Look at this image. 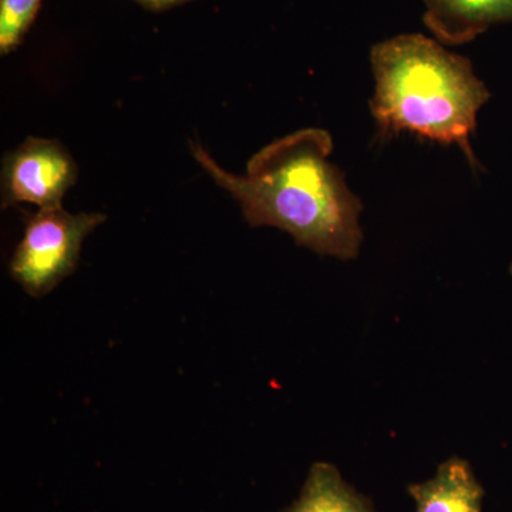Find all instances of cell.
<instances>
[{
	"mask_svg": "<svg viewBox=\"0 0 512 512\" xmlns=\"http://www.w3.org/2000/svg\"><path fill=\"white\" fill-rule=\"evenodd\" d=\"M192 157L241 207L251 227L288 232L296 244L339 259L356 258L362 245V202L329 157L332 137L303 128L278 138L248 161L244 175L222 168L198 141Z\"/></svg>",
	"mask_w": 512,
	"mask_h": 512,
	"instance_id": "6da1fadb",
	"label": "cell"
},
{
	"mask_svg": "<svg viewBox=\"0 0 512 512\" xmlns=\"http://www.w3.org/2000/svg\"><path fill=\"white\" fill-rule=\"evenodd\" d=\"M373 117L384 136L407 133L456 144L476 165L470 137L490 99L470 60L423 35H400L372 49Z\"/></svg>",
	"mask_w": 512,
	"mask_h": 512,
	"instance_id": "7a4b0ae2",
	"label": "cell"
},
{
	"mask_svg": "<svg viewBox=\"0 0 512 512\" xmlns=\"http://www.w3.org/2000/svg\"><path fill=\"white\" fill-rule=\"evenodd\" d=\"M106 220L104 214H72L63 205L39 208L26 222L10 275L30 296L42 298L76 271L84 239Z\"/></svg>",
	"mask_w": 512,
	"mask_h": 512,
	"instance_id": "3957f363",
	"label": "cell"
},
{
	"mask_svg": "<svg viewBox=\"0 0 512 512\" xmlns=\"http://www.w3.org/2000/svg\"><path fill=\"white\" fill-rule=\"evenodd\" d=\"M77 175L76 161L63 144L50 138L28 137L3 160L2 207H62L64 195L76 184Z\"/></svg>",
	"mask_w": 512,
	"mask_h": 512,
	"instance_id": "277c9868",
	"label": "cell"
},
{
	"mask_svg": "<svg viewBox=\"0 0 512 512\" xmlns=\"http://www.w3.org/2000/svg\"><path fill=\"white\" fill-rule=\"evenodd\" d=\"M424 5V23L447 45H463L497 23H512V0H424Z\"/></svg>",
	"mask_w": 512,
	"mask_h": 512,
	"instance_id": "5b68a950",
	"label": "cell"
},
{
	"mask_svg": "<svg viewBox=\"0 0 512 512\" xmlns=\"http://www.w3.org/2000/svg\"><path fill=\"white\" fill-rule=\"evenodd\" d=\"M416 512H483L485 491L473 468L460 457H450L436 476L407 487Z\"/></svg>",
	"mask_w": 512,
	"mask_h": 512,
	"instance_id": "8992f818",
	"label": "cell"
},
{
	"mask_svg": "<svg viewBox=\"0 0 512 512\" xmlns=\"http://www.w3.org/2000/svg\"><path fill=\"white\" fill-rule=\"evenodd\" d=\"M282 512H375L372 501L343 480L333 464H313L301 494Z\"/></svg>",
	"mask_w": 512,
	"mask_h": 512,
	"instance_id": "52a82bcc",
	"label": "cell"
},
{
	"mask_svg": "<svg viewBox=\"0 0 512 512\" xmlns=\"http://www.w3.org/2000/svg\"><path fill=\"white\" fill-rule=\"evenodd\" d=\"M42 0H0V55L18 49L35 22Z\"/></svg>",
	"mask_w": 512,
	"mask_h": 512,
	"instance_id": "ba28073f",
	"label": "cell"
},
{
	"mask_svg": "<svg viewBox=\"0 0 512 512\" xmlns=\"http://www.w3.org/2000/svg\"><path fill=\"white\" fill-rule=\"evenodd\" d=\"M134 2L148 10L160 12V10L174 8V6L183 5V3L191 2V0H134Z\"/></svg>",
	"mask_w": 512,
	"mask_h": 512,
	"instance_id": "9c48e42d",
	"label": "cell"
}]
</instances>
